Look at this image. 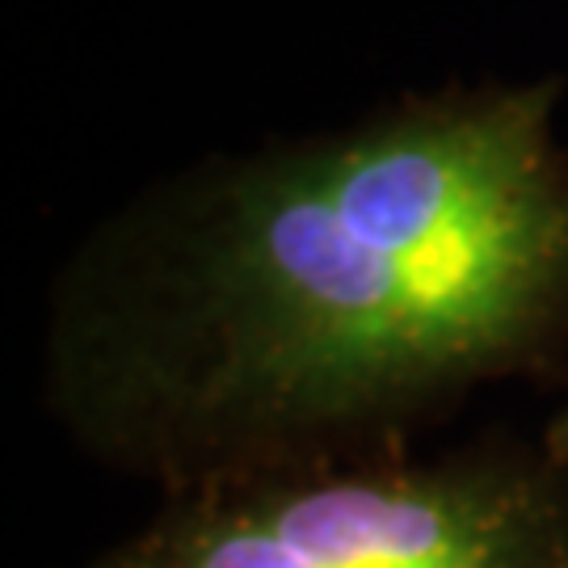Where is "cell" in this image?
I'll use <instances>...</instances> for the list:
<instances>
[{"instance_id":"1","label":"cell","mask_w":568,"mask_h":568,"mask_svg":"<svg viewBox=\"0 0 568 568\" xmlns=\"http://www.w3.org/2000/svg\"><path fill=\"white\" fill-rule=\"evenodd\" d=\"M556 89L450 93L227 173L185 236L89 300L63 400L178 488L396 450L568 349Z\"/></svg>"},{"instance_id":"2","label":"cell","mask_w":568,"mask_h":568,"mask_svg":"<svg viewBox=\"0 0 568 568\" xmlns=\"http://www.w3.org/2000/svg\"><path fill=\"white\" fill-rule=\"evenodd\" d=\"M89 568H568V480L509 438L236 471L178 488Z\"/></svg>"},{"instance_id":"3","label":"cell","mask_w":568,"mask_h":568,"mask_svg":"<svg viewBox=\"0 0 568 568\" xmlns=\"http://www.w3.org/2000/svg\"><path fill=\"white\" fill-rule=\"evenodd\" d=\"M544 450H548L556 464L565 467L568 471V408L551 422V429H548V443H544Z\"/></svg>"}]
</instances>
